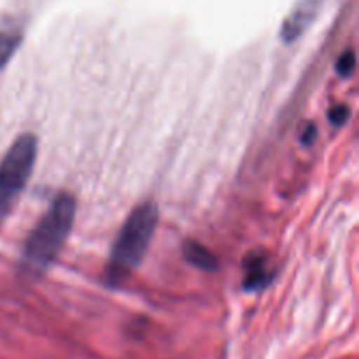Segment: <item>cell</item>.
<instances>
[{"instance_id":"1","label":"cell","mask_w":359,"mask_h":359,"mask_svg":"<svg viewBox=\"0 0 359 359\" xmlns=\"http://www.w3.org/2000/svg\"><path fill=\"white\" fill-rule=\"evenodd\" d=\"M77 202L69 193L56 196L53 205L44 214L23 248V269L30 276L39 277L55 263L62 248L65 245L74 221H76Z\"/></svg>"},{"instance_id":"2","label":"cell","mask_w":359,"mask_h":359,"mask_svg":"<svg viewBox=\"0 0 359 359\" xmlns=\"http://www.w3.org/2000/svg\"><path fill=\"white\" fill-rule=\"evenodd\" d=\"M158 217L160 212L154 202H144L132 210L112 245L105 269V283L119 286L140 265L156 231Z\"/></svg>"},{"instance_id":"3","label":"cell","mask_w":359,"mask_h":359,"mask_svg":"<svg viewBox=\"0 0 359 359\" xmlns=\"http://www.w3.org/2000/svg\"><path fill=\"white\" fill-rule=\"evenodd\" d=\"M37 160V139L32 133H23L0 161V224L13 210L27 186Z\"/></svg>"},{"instance_id":"4","label":"cell","mask_w":359,"mask_h":359,"mask_svg":"<svg viewBox=\"0 0 359 359\" xmlns=\"http://www.w3.org/2000/svg\"><path fill=\"white\" fill-rule=\"evenodd\" d=\"M325 6V0H300L294 9L287 14L280 28V37L286 44L297 41L318 18L319 11Z\"/></svg>"},{"instance_id":"5","label":"cell","mask_w":359,"mask_h":359,"mask_svg":"<svg viewBox=\"0 0 359 359\" xmlns=\"http://www.w3.org/2000/svg\"><path fill=\"white\" fill-rule=\"evenodd\" d=\"M273 279V272L269 266V259L262 252L249 255L245 258V277L244 290L245 291H259L265 290Z\"/></svg>"},{"instance_id":"6","label":"cell","mask_w":359,"mask_h":359,"mask_svg":"<svg viewBox=\"0 0 359 359\" xmlns=\"http://www.w3.org/2000/svg\"><path fill=\"white\" fill-rule=\"evenodd\" d=\"M182 255H184L186 262H188L189 265L196 266V269L200 270L216 272V270L219 269V262H217V258L214 256V252H210L205 245H202L196 241H191V238H188V241L182 244Z\"/></svg>"},{"instance_id":"7","label":"cell","mask_w":359,"mask_h":359,"mask_svg":"<svg viewBox=\"0 0 359 359\" xmlns=\"http://www.w3.org/2000/svg\"><path fill=\"white\" fill-rule=\"evenodd\" d=\"M21 44V35L14 32L2 30L0 32V70L6 69L7 63L11 62L14 53L18 51Z\"/></svg>"},{"instance_id":"8","label":"cell","mask_w":359,"mask_h":359,"mask_svg":"<svg viewBox=\"0 0 359 359\" xmlns=\"http://www.w3.org/2000/svg\"><path fill=\"white\" fill-rule=\"evenodd\" d=\"M354 67H356V56H354L353 49L342 53L339 60H337V72L342 77H349L354 72Z\"/></svg>"},{"instance_id":"9","label":"cell","mask_w":359,"mask_h":359,"mask_svg":"<svg viewBox=\"0 0 359 359\" xmlns=\"http://www.w3.org/2000/svg\"><path fill=\"white\" fill-rule=\"evenodd\" d=\"M349 114H351L349 107H347V105H344V104H340V105H335V107L330 109L328 119H330V123H332V125L342 126V125H346V121L349 119Z\"/></svg>"},{"instance_id":"10","label":"cell","mask_w":359,"mask_h":359,"mask_svg":"<svg viewBox=\"0 0 359 359\" xmlns=\"http://www.w3.org/2000/svg\"><path fill=\"white\" fill-rule=\"evenodd\" d=\"M316 135H318V130H316V126H309V128L305 130L304 135H302V142L307 144V146H311V144L314 142Z\"/></svg>"}]
</instances>
